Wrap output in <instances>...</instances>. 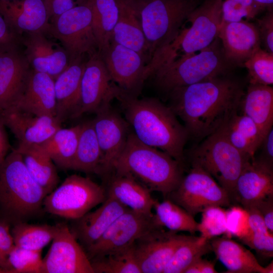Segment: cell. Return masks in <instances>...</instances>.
Masks as SVG:
<instances>
[{
	"label": "cell",
	"mask_w": 273,
	"mask_h": 273,
	"mask_svg": "<svg viewBox=\"0 0 273 273\" xmlns=\"http://www.w3.org/2000/svg\"><path fill=\"white\" fill-rule=\"evenodd\" d=\"M244 93L239 82L223 75L171 90L170 107L189 136L202 140L239 109Z\"/></svg>",
	"instance_id": "cell-1"
},
{
	"label": "cell",
	"mask_w": 273,
	"mask_h": 273,
	"mask_svg": "<svg viewBox=\"0 0 273 273\" xmlns=\"http://www.w3.org/2000/svg\"><path fill=\"white\" fill-rule=\"evenodd\" d=\"M117 99L121 102L126 121L137 139L168 154L182 164L189 134L171 108L156 99H139L120 89Z\"/></svg>",
	"instance_id": "cell-2"
},
{
	"label": "cell",
	"mask_w": 273,
	"mask_h": 273,
	"mask_svg": "<svg viewBox=\"0 0 273 273\" xmlns=\"http://www.w3.org/2000/svg\"><path fill=\"white\" fill-rule=\"evenodd\" d=\"M181 165L168 154L143 143L132 132L129 133L112 171L129 174L150 191L166 197L183 178Z\"/></svg>",
	"instance_id": "cell-3"
},
{
	"label": "cell",
	"mask_w": 273,
	"mask_h": 273,
	"mask_svg": "<svg viewBox=\"0 0 273 273\" xmlns=\"http://www.w3.org/2000/svg\"><path fill=\"white\" fill-rule=\"evenodd\" d=\"M46 194L27 170L16 149L0 169V214L10 225L28 222L44 212Z\"/></svg>",
	"instance_id": "cell-4"
},
{
	"label": "cell",
	"mask_w": 273,
	"mask_h": 273,
	"mask_svg": "<svg viewBox=\"0 0 273 273\" xmlns=\"http://www.w3.org/2000/svg\"><path fill=\"white\" fill-rule=\"evenodd\" d=\"M222 0H205L190 14L177 36L156 53L146 66L148 78L158 68L176 59L195 54L209 46L217 37L221 23Z\"/></svg>",
	"instance_id": "cell-5"
},
{
	"label": "cell",
	"mask_w": 273,
	"mask_h": 273,
	"mask_svg": "<svg viewBox=\"0 0 273 273\" xmlns=\"http://www.w3.org/2000/svg\"><path fill=\"white\" fill-rule=\"evenodd\" d=\"M231 67L217 37L206 48L158 68L151 76H154L159 88L169 93L178 87L225 75Z\"/></svg>",
	"instance_id": "cell-6"
},
{
	"label": "cell",
	"mask_w": 273,
	"mask_h": 273,
	"mask_svg": "<svg viewBox=\"0 0 273 273\" xmlns=\"http://www.w3.org/2000/svg\"><path fill=\"white\" fill-rule=\"evenodd\" d=\"M199 0H144L131 5L147 41L149 62L178 35Z\"/></svg>",
	"instance_id": "cell-7"
},
{
	"label": "cell",
	"mask_w": 273,
	"mask_h": 273,
	"mask_svg": "<svg viewBox=\"0 0 273 273\" xmlns=\"http://www.w3.org/2000/svg\"><path fill=\"white\" fill-rule=\"evenodd\" d=\"M191 152V163L202 167L236 201V185L246 163L251 158L236 149L222 129L204 139Z\"/></svg>",
	"instance_id": "cell-8"
},
{
	"label": "cell",
	"mask_w": 273,
	"mask_h": 273,
	"mask_svg": "<svg viewBox=\"0 0 273 273\" xmlns=\"http://www.w3.org/2000/svg\"><path fill=\"white\" fill-rule=\"evenodd\" d=\"M106 199L105 189L89 177L73 174L48 194L44 212L71 220L78 219Z\"/></svg>",
	"instance_id": "cell-9"
},
{
	"label": "cell",
	"mask_w": 273,
	"mask_h": 273,
	"mask_svg": "<svg viewBox=\"0 0 273 273\" xmlns=\"http://www.w3.org/2000/svg\"><path fill=\"white\" fill-rule=\"evenodd\" d=\"M47 35L60 41L70 62L98 53L92 9L87 1L50 21Z\"/></svg>",
	"instance_id": "cell-10"
},
{
	"label": "cell",
	"mask_w": 273,
	"mask_h": 273,
	"mask_svg": "<svg viewBox=\"0 0 273 273\" xmlns=\"http://www.w3.org/2000/svg\"><path fill=\"white\" fill-rule=\"evenodd\" d=\"M166 198L194 217L208 206L228 207L232 202L227 192L214 178L194 163L189 173Z\"/></svg>",
	"instance_id": "cell-11"
},
{
	"label": "cell",
	"mask_w": 273,
	"mask_h": 273,
	"mask_svg": "<svg viewBox=\"0 0 273 273\" xmlns=\"http://www.w3.org/2000/svg\"><path fill=\"white\" fill-rule=\"evenodd\" d=\"M157 225L153 213L147 214L129 209L85 251L89 260L119 252L132 246L138 239Z\"/></svg>",
	"instance_id": "cell-12"
},
{
	"label": "cell",
	"mask_w": 273,
	"mask_h": 273,
	"mask_svg": "<svg viewBox=\"0 0 273 273\" xmlns=\"http://www.w3.org/2000/svg\"><path fill=\"white\" fill-rule=\"evenodd\" d=\"M113 82L99 53L88 57L81 77L79 99L70 118H78L85 113H96L110 106L120 90Z\"/></svg>",
	"instance_id": "cell-13"
},
{
	"label": "cell",
	"mask_w": 273,
	"mask_h": 273,
	"mask_svg": "<svg viewBox=\"0 0 273 273\" xmlns=\"http://www.w3.org/2000/svg\"><path fill=\"white\" fill-rule=\"evenodd\" d=\"M57 231L42 258L41 273H94L86 252L69 226L57 223Z\"/></svg>",
	"instance_id": "cell-14"
},
{
	"label": "cell",
	"mask_w": 273,
	"mask_h": 273,
	"mask_svg": "<svg viewBox=\"0 0 273 273\" xmlns=\"http://www.w3.org/2000/svg\"><path fill=\"white\" fill-rule=\"evenodd\" d=\"M99 54L113 82L125 94L137 97L146 80L145 58L113 41Z\"/></svg>",
	"instance_id": "cell-15"
},
{
	"label": "cell",
	"mask_w": 273,
	"mask_h": 273,
	"mask_svg": "<svg viewBox=\"0 0 273 273\" xmlns=\"http://www.w3.org/2000/svg\"><path fill=\"white\" fill-rule=\"evenodd\" d=\"M188 237L160 225L143 235L133 244L142 273H163L176 249Z\"/></svg>",
	"instance_id": "cell-16"
},
{
	"label": "cell",
	"mask_w": 273,
	"mask_h": 273,
	"mask_svg": "<svg viewBox=\"0 0 273 273\" xmlns=\"http://www.w3.org/2000/svg\"><path fill=\"white\" fill-rule=\"evenodd\" d=\"M95 113L92 121L102 154L98 174L104 177L112 171L114 164L124 147L129 133L128 124L110 106Z\"/></svg>",
	"instance_id": "cell-17"
},
{
	"label": "cell",
	"mask_w": 273,
	"mask_h": 273,
	"mask_svg": "<svg viewBox=\"0 0 273 273\" xmlns=\"http://www.w3.org/2000/svg\"><path fill=\"white\" fill-rule=\"evenodd\" d=\"M21 46L0 45V112L19 98L31 70Z\"/></svg>",
	"instance_id": "cell-18"
},
{
	"label": "cell",
	"mask_w": 273,
	"mask_h": 273,
	"mask_svg": "<svg viewBox=\"0 0 273 273\" xmlns=\"http://www.w3.org/2000/svg\"><path fill=\"white\" fill-rule=\"evenodd\" d=\"M21 45L31 69L48 74L54 80L69 65V57L58 43L51 40L42 32L22 36Z\"/></svg>",
	"instance_id": "cell-19"
},
{
	"label": "cell",
	"mask_w": 273,
	"mask_h": 273,
	"mask_svg": "<svg viewBox=\"0 0 273 273\" xmlns=\"http://www.w3.org/2000/svg\"><path fill=\"white\" fill-rule=\"evenodd\" d=\"M217 37L225 59L231 66H243L244 63L261 48L256 25L246 20L221 23Z\"/></svg>",
	"instance_id": "cell-20"
},
{
	"label": "cell",
	"mask_w": 273,
	"mask_h": 273,
	"mask_svg": "<svg viewBox=\"0 0 273 273\" xmlns=\"http://www.w3.org/2000/svg\"><path fill=\"white\" fill-rule=\"evenodd\" d=\"M0 116L5 126L17 139L18 145H40L61 127V123L55 117L37 115L13 108L3 110Z\"/></svg>",
	"instance_id": "cell-21"
},
{
	"label": "cell",
	"mask_w": 273,
	"mask_h": 273,
	"mask_svg": "<svg viewBox=\"0 0 273 273\" xmlns=\"http://www.w3.org/2000/svg\"><path fill=\"white\" fill-rule=\"evenodd\" d=\"M0 13L12 30L21 37L31 33L47 34L50 16L44 0L0 1Z\"/></svg>",
	"instance_id": "cell-22"
},
{
	"label": "cell",
	"mask_w": 273,
	"mask_h": 273,
	"mask_svg": "<svg viewBox=\"0 0 273 273\" xmlns=\"http://www.w3.org/2000/svg\"><path fill=\"white\" fill-rule=\"evenodd\" d=\"M129 209L116 200L106 197L101 206L72 220L70 229L78 242L86 249L97 241L113 221Z\"/></svg>",
	"instance_id": "cell-23"
},
{
	"label": "cell",
	"mask_w": 273,
	"mask_h": 273,
	"mask_svg": "<svg viewBox=\"0 0 273 273\" xmlns=\"http://www.w3.org/2000/svg\"><path fill=\"white\" fill-rule=\"evenodd\" d=\"M54 82V79L48 74L31 69L23 93L17 101L8 108L37 115L55 117Z\"/></svg>",
	"instance_id": "cell-24"
},
{
	"label": "cell",
	"mask_w": 273,
	"mask_h": 273,
	"mask_svg": "<svg viewBox=\"0 0 273 273\" xmlns=\"http://www.w3.org/2000/svg\"><path fill=\"white\" fill-rule=\"evenodd\" d=\"M236 195L244 208L273 196V168L255 157L250 159L237 179Z\"/></svg>",
	"instance_id": "cell-25"
},
{
	"label": "cell",
	"mask_w": 273,
	"mask_h": 273,
	"mask_svg": "<svg viewBox=\"0 0 273 273\" xmlns=\"http://www.w3.org/2000/svg\"><path fill=\"white\" fill-rule=\"evenodd\" d=\"M106 197L116 200L129 209L141 213L152 214L156 199L151 191L129 174L112 171L105 176Z\"/></svg>",
	"instance_id": "cell-26"
},
{
	"label": "cell",
	"mask_w": 273,
	"mask_h": 273,
	"mask_svg": "<svg viewBox=\"0 0 273 273\" xmlns=\"http://www.w3.org/2000/svg\"><path fill=\"white\" fill-rule=\"evenodd\" d=\"M85 63L83 58L71 61L68 66L55 79V117L61 123L70 117L77 105Z\"/></svg>",
	"instance_id": "cell-27"
},
{
	"label": "cell",
	"mask_w": 273,
	"mask_h": 273,
	"mask_svg": "<svg viewBox=\"0 0 273 273\" xmlns=\"http://www.w3.org/2000/svg\"><path fill=\"white\" fill-rule=\"evenodd\" d=\"M210 241L216 258L231 273H266L254 254L231 238L223 236Z\"/></svg>",
	"instance_id": "cell-28"
},
{
	"label": "cell",
	"mask_w": 273,
	"mask_h": 273,
	"mask_svg": "<svg viewBox=\"0 0 273 273\" xmlns=\"http://www.w3.org/2000/svg\"><path fill=\"white\" fill-rule=\"evenodd\" d=\"M117 1L119 15L112 41L139 53L145 58L148 63V46L139 16L128 1Z\"/></svg>",
	"instance_id": "cell-29"
},
{
	"label": "cell",
	"mask_w": 273,
	"mask_h": 273,
	"mask_svg": "<svg viewBox=\"0 0 273 273\" xmlns=\"http://www.w3.org/2000/svg\"><path fill=\"white\" fill-rule=\"evenodd\" d=\"M235 111L221 125L229 142L239 151L252 158L259 149L264 136L248 116Z\"/></svg>",
	"instance_id": "cell-30"
},
{
	"label": "cell",
	"mask_w": 273,
	"mask_h": 273,
	"mask_svg": "<svg viewBox=\"0 0 273 273\" xmlns=\"http://www.w3.org/2000/svg\"><path fill=\"white\" fill-rule=\"evenodd\" d=\"M242 112L250 117L264 136L273 125V88L249 83L242 99Z\"/></svg>",
	"instance_id": "cell-31"
},
{
	"label": "cell",
	"mask_w": 273,
	"mask_h": 273,
	"mask_svg": "<svg viewBox=\"0 0 273 273\" xmlns=\"http://www.w3.org/2000/svg\"><path fill=\"white\" fill-rule=\"evenodd\" d=\"M16 149L30 175L47 195L50 194L60 181L52 159L40 145H18Z\"/></svg>",
	"instance_id": "cell-32"
},
{
	"label": "cell",
	"mask_w": 273,
	"mask_h": 273,
	"mask_svg": "<svg viewBox=\"0 0 273 273\" xmlns=\"http://www.w3.org/2000/svg\"><path fill=\"white\" fill-rule=\"evenodd\" d=\"M81 124L70 128H60L41 147L54 163L64 170H71L74 160Z\"/></svg>",
	"instance_id": "cell-33"
},
{
	"label": "cell",
	"mask_w": 273,
	"mask_h": 273,
	"mask_svg": "<svg viewBox=\"0 0 273 273\" xmlns=\"http://www.w3.org/2000/svg\"><path fill=\"white\" fill-rule=\"evenodd\" d=\"M102 154L93 121L81 124L75 156L71 170L98 174Z\"/></svg>",
	"instance_id": "cell-34"
},
{
	"label": "cell",
	"mask_w": 273,
	"mask_h": 273,
	"mask_svg": "<svg viewBox=\"0 0 273 273\" xmlns=\"http://www.w3.org/2000/svg\"><path fill=\"white\" fill-rule=\"evenodd\" d=\"M92 12V24L100 53L112 40L119 15L117 0H87Z\"/></svg>",
	"instance_id": "cell-35"
},
{
	"label": "cell",
	"mask_w": 273,
	"mask_h": 273,
	"mask_svg": "<svg viewBox=\"0 0 273 273\" xmlns=\"http://www.w3.org/2000/svg\"><path fill=\"white\" fill-rule=\"evenodd\" d=\"M153 209L159 225L176 233L187 232L194 235L198 232V222L194 216L169 199L162 202L156 199Z\"/></svg>",
	"instance_id": "cell-36"
},
{
	"label": "cell",
	"mask_w": 273,
	"mask_h": 273,
	"mask_svg": "<svg viewBox=\"0 0 273 273\" xmlns=\"http://www.w3.org/2000/svg\"><path fill=\"white\" fill-rule=\"evenodd\" d=\"M57 228V224H34L23 222L13 225L11 233L16 246L42 251L52 242Z\"/></svg>",
	"instance_id": "cell-37"
},
{
	"label": "cell",
	"mask_w": 273,
	"mask_h": 273,
	"mask_svg": "<svg viewBox=\"0 0 273 273\" xmlns=\"http://www.w3.org/2000/svg\"><path fill=\"white\" fill-rule=\"evenodd\" d=\"M211 251L209 240L201 236H188L176 249L163 273H183L191 263Z\"/></svg>",
	"instance_id": "cell-38"
},
{
	"label": "cell",
	"mask_w": 273,
	"mask_h": 273,
	"mask_svg": "<svg viewBox=\"0 0 273 273\" xmlns=\"http://www.w3.org/2000/svg\"><path fill=\"white\" fill-rule=\"evenodd\" d=\"M246 209L249 215L250 230L240 241L260 255L272 257L273 234L268 231L262 216L255 207H250Z\"/></svg>",
	"instance_id": "cell-39"
},
{
	"label": "cell",
	"mask_w": 273,
	"mask_h": 273,
	"mask_svg": "<svg viewBox=\"0 0 273 273\" xmlns=\"http://www.w3.org/2000/svg\"><path fill=\"white\" fill-rule=\"evenodd\" d=\"M133 244L119 252L90 259L94 273H142Z\"/></svg>",
	"instance_id": "cell-40"
},
{
	"label": "cell",
	"mask_w": 273,
	"mask_h": 273,
	"mask_svg": "<svg viewBox=\"0 0 273 273\" xmlns=\"http://www.w3.org/2000/svg\"><path fill=\"white\" fill-rule=\"evenodd\" d=\"M243 66L248 70L249 83L265 85L273 84V53L260 48Z\"/></svg>",
	"instance_id": "cell-41"
},
{
	"label": "cell",
	"mask_w": 273,
	"mask_h": 273,
	"mask_svg": "<svg viewBox=\"0 0 273 273\" xmlns=\"http://www.w3.org/2000/svg\"><path fill=\"white\" fill-rule=\"evenodd\" d=\"M41 251L15 246L8 257L7 273H41Z\"/></svg>",
	"instance_id": "cell-42"
},
{
	"label": "cell",
	"mask_w": 273,
	"mask_h": 273,
	"mask_svg": "<svg viewBox=\"0 0 273 273\" xmlns=\"http://www.w3.org/2000/svg\"><path fill=\"white\" fill-rule=\"evenodd\" d=\"M201 213V220L198 228L201 236L210 240L220 235H226V209L213 205L206 207Z\"/></svg>",
	"instance_id": "cell-43"
},
{
	"label": "cell",
	"mask_w": 273,
	"mask_h": 273,
	"mask_svg": "<svg viewBox=\"0 0 273 273\" xmlns=\"http://www.w3.org/2000/svg\"><path fill=\"white\" fill-rule=\"evenodd\" d=\"M264 10L254 0H222L221 23L249 21Z\"/></svg>",
	"instance_id": "cell-44"
},
{
	"label": "cell",
	"mask_w": 273,
	"mask_h": 273,
	"mask_svg": "<svg viewBox=\"0 0 273 273\" xmlns=\"http://www.w3.org/2000/svg\"><path fill=\"white\" fill-rule=\"evenodd\" d=\"M226 210L227 233L225 237L230 238L235 237L240 240L249 232V213L244 207L237 205L232 206Z\"/></svg>",
	"instance_id": "cell-45"
},
{
	"label": "cell",
	"mask_w": 273,
	"mask_h": 273,
	"mask_svg": "<svg viewBox=\"0 0 273 273\" xmlns=\"http://www.w3.org/2000/svg\"><path fill=\"white\" fill-rule=\"evenodd\" d=\"M10 226V224L8 222L3 219H0V260L1 262L0 272H8L9 270L8 255L15 246Z\"/></svg>",
	"instance_id": "cell-46"
},
{
	"label": "cell",
	"mask_w": 273,
	"mask_h": 273,
	"mask_svg": "<svg viewBox=\"0 0 273 273\" xmlns=\"http://www.w3.org/2000/svg\"><path fill=\"white\" fill-rule=\"evenodd\" d=\"M259 34L261 43H263L265 50L273 53V13L270 10L256 25Z\"/></svg>",
	"instance_id": "cell-47"
},
{
	"label": "cell",
	"mask_w": 273,
	"mask_h": 273,
	"mask_svg": "<svg viewBox=\"0 0 273 273\" xmlns=\"http://www.w3.org/2000/svg\"><path fill=\"white\" fill-rule=\"evenodd\" d=\"M87 0H44L50 16V21L69 10Z\"/></svg>",
	"instance_id": "cell-48"
},
{
	"label": "cell",
	"mask_w": 273,
	"mask_h": 273,
	"mask_svg": "<svg viewBox=\"0 0 273 273\" xmlns=\"http://www.w3.org/2000/svg\"><path fill=\"white\" fill-rule=\"evenodd\" d=\"M250 207H254L257 210L268 231L273 234V196L264 199Z\"/></svg>",
	"instance_id": "cell-49"
},
{
	"label": "cell",
	"mask_w": 273,
	"mask_h": 273,
	"mask_svg": "<svg viewBox=\"0 0 273 273\" xmlns=\"http://www.w3.org/2000/svg\"><path fill=\"white\" fill-rule=\"evenodd\" d=\"M260 147L262 151L256 159L273 168V127L264 136Z\"/></svg>",
	"instance_id": "cell-50"
},
{
	"label": "cell",
	"mask_w": 273,
	"mask_h": 273,
	"mask_svg": "<svg viewBox=\"0 0 273 273\" xmlns=\"http://www.w3.org/2000/svg\"><path fill=\"white\" fill-rule=\"evenodd\" d=\"M21 37L18 36L10 28L6 20L0 13V45L8 43H21Z\"/></svg>",
	"instance_id": "cell-51"
},
{
	"label": "cell",
	"mask_w": 273,
	"mask_h": 273,
	"mask_svg": "<svg viewBox=\"0 0 273 273\" xmlns=\"http://www.w3.org/2000/svg\"><path fill=\"white\" fill-rule=\"evenodd\" d=\"M11 148L5 125L0 116V169Z\"/></svg>",
	"instance_id": "cell-52"
},
{
	"label": "cell",
	"mask_w": 273,
	"mask_h": 273,
	"mask_svg": "<svg viewBox=\"0 0 273 273\" xmlns=\"http://www.w3.org/2000/svg\"><path fill=\"white\" fill-rule=\"evenodd\" d=\"M215 262L204 259L202 258L200 262V273H216L217 270L215 269Z\"/></svg>",
	"instance_id": "cell-53"
},
{
	"label": "cell",
	"mask_w": 273,
	"mask_h": 273,
	"mask_svg": "<svg viewBox=\"0 0 273 273\" xmlns=\"http://www.w3.org/2000/svg\"><path fill=\"white\" fill-rule=\"evenodd\" d=\"M202 257L198 259L191 263L184 271L183 273H200V262Z\"/></svg>",
	"instance_id": "cell-54"
},
{
	"label": "cell",
	"mask_w": 273,
	"mask_h": 273,
	"mask_svg": "<svg viewBox=\"0 0 273 273\" xmlns=\"http://www.w3.org/2000/svg\"><path fill=\"white\" fill-rule=\"evenodd\" d=\"M264 9L272 10L273 0H254Z\"/></svg>",
	"instance_id": "cell-55"
},
{
	"label": "cell",
	"mask_w": 273,
	"mask_h": 273,
	"mask_svg": "<svg viewBox=\"0 0 273 273\" xmlns=\"http://www.w3.org/2000/svg\"><path fill=\"white\" fill-rule=\"evenodd\" d=\"M266 273H272L273 272V263L272 261L266 266L264 267Z\"/></svg>",
	"instance_id": "cell-56"
},
{
	"label": "cell",
	"mask_w": 273,
	"mask_h": 273,
	"mask_svg": "<svg viewBox=\"0 0 273 273\" xmlns=\"http://www.w3.org/2000/svg\"><path fill=\"white\" fill-rule=\"evenodd\" d=\"M126 1H128L129 3H130V4H135L136 3H138V2H141V1H144V0H126Z\"/></svg>",
	"instance_id": "cell-57"
},
{
	"label": "cell",
	"mask_w": 273,
	"mask_h": 273,
	"mask_svg": "<svg viewBox=\"0 0 273 273\" xmlns=\"http://www.w3.org/2000/svg\"><path fill=\"white\" fill-rule=\"evenodd\" d=\"M1 268V260H0V269Z\"/></svg>",
	"instance_id": "cell-58"
},
{
	"label": "cell",
	"mask_w": 273,
	"mask_h": 273,
	"mask_svg": "<svg viewBox=\"0 0 273 273\" xmlns=\"http://www.w3.org/2000/svg\"><path fill=\"white\" fill-rule=\"evenodd\" d=\"M6 1V0H0V1Z\"/></svg>",
	"instance_id": "cell-59"
}]
</instances>
